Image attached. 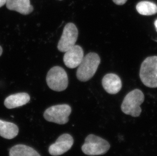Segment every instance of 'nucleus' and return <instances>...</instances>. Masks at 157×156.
I'll list each match as a JSON object with an SVG mask.
<instances>
[{"label":"nucleus","mask_w":157,"mask_h":156,"mask_svg":"<svg viewBox=\"0 0 157 156\" xmlns=\"http://www.w3.org/2000/svg\"><path fill=\"white\" fill-rule=\"evenodd\" d=\"M73 143L74 140L70 134H62L58 137L55 143L49 147L48 152L52 156H60L70 150Z\"/></svg>","instance_id":"nucleus-8"},{"label":"nucleus","mask_w":157,"mask_h":156,"mask_svg":"<svg viewBox=\"0 0 157 156\" xmlns=\"http://www.w3.org/2000/svg\"><path fill=\"white\" fill-rule=\"evenodd\" d=\"M142 83L150 88L157 87V56L147 58L142 62L140 69Z\"/></svg>","instance_id":"nucleus-3"},{"label":"nucleus","mask_w":157,"mask_h":156,"mask_svg":"<svg viewBox=\"0 0 157 156\" xmlns=\"http://www.w3.org/2000/svg\"><path fill=\"white\" fill-rule=\"evenodd\" d=\"M84 58V52L82 47L75 45L65 52L63 61L66 66L74 69L79 65Z\"/></svg>","instance_id":"nucleus-9"},{"label":"nucleus","mask_w":157,"mask_h":156,"mask_svg":"<svg viewBox=\"0 0 157 156\" xmlns=\"http://www.w3.org/2000/svg\"><path fill=\"white\" fill-rule=\"evenodd\" d=\"M137 12L142 15L150 16L157 13V5L155 3L150 1L140 2L137 4Z\"/></svg>","instance_id":"nucleus-15"},{"label":"nucleus","mask_w":157,"mask_h":156,"mask_svg":"<svg viewBox=\"0 0 157 156\" xmlns=\"http://www.w3.org/2000/svg\"><path fill=\"white\" fill-rule=\"evenodd\" d=\"M144 100V95L141 91L138 89L132 90L124 97L122 105V112L126 115L134 117L140 116L142 110L140 105Z\"/></svg>","instance_id":"nucleus-2"},{"label":"nucleus","mask_w":157,"mask_h":156,"mask_svg":"<svg viewBox=\"0 0 157 156\" xmlns=\"http://www.w3.org/2000/svg\"><path fill=\"white\" fill-rule=\"evenodd\" d=\"M7 0H0V7H2L5 4H6Z\"/></svg>","instance_id":"nucleus-17"},{"label":"nucleus","mask_w":157,"mask_h":156,"mask_svg":"<svg viewBox=\"0 0 157 156\" xmlns=\"http://www.w3.org/2000/svg\"><path fill=\"white\" fill-rule=\"evenodd\" d=\"M6 5L10 10L15 11L23 15L29 14L34 10L30 0H7Z\"/></svg>","instance_id":"nucleus-11"},{"label":"nucleus","mask_w":157,"mask_h":156,"mask_svg":"<svg viewBox=\"0 0 157 156\" xmlns=\"http://www.w3.org/2000/svg\"><path fill=\"white\" fill-rule=\"evenodd\" d=\"M3 53V49L1 46H0V56H1L2 54Z\"/></svg>","instance_id":"nucleus-19"},{"label":"nucleus","mask_w":157,"mask_h":156,"mask_svg":"<svg viewBox=\"0 0 157 156\" xmlns=\"http://www.w3.org/2000/svg\"><path fill=\"white\" fill-rule=\"evenodd\" d=\"M116 4L117 5H123L127 2V0H113Z\"/></svg>","instance_id":"nucleus-16"},{"label":"nucleus","mask_w":157,"mask_h":156,"mask_svg":"<svg viewBox=\"0 0 157 156\" xmlns=\"http://www.w3.org/2000/svg\"><path fill=\"white\" fill-rule=\"evenodd\" d=\"M18 132L19 129L17 125L0 119V136L1 137L11 139L17 136Z\"/></svg>","instance_id":"nucleus-13"},{"label":"nucleus","mask_w":157,"mask_h":156,"mask_svg":"<svg viewBox=\"0 0 157 156\" xmlns=\"http://www.w3.org/2000/svg\"><path fill=\"white\" fill-rule=\"evenodd\" d=\"M110 147V144L107 140L98 136L90 134L85 139L82 150L86 155L99 156L106 153Z\"/></svg>","instance_id":"nucleus-4"},{"label":"nucleus","mask_w":157,"mask_h":156,"mask_svg":"<svg viewBox=\"0 0 157 156\" xmlns=\"http://www.w3.org/2000/svg\"><path fill=\"white\" fill-rule=\"evenodd\" d=\"M102 84L104 90L109 94H117L122 89V81L116 74L106 75L103 78Z\"/></svg>","instance_id":"nucleus-10"},{"label":"nucleus","mask_w":157,"mask_h":156,"mask_svg":"<svg viewBox=\"0 0 157 156\" xmlns=\"http://www.w3.org/2000/svg\"><path fill=\"white\" fill-rule=\"evenodd\" d=\"M59 1H61V0H59Z\"/></svg>","instance_id":"nucleus-20"},{"label":"nucleus","mask_w":157,"mask_h":156,"mask_svg":"<svg viewBox=\"0 0 157 156\" xmlns=\"http://www.w3.org/2000/svg\"><path fill=\"white\" fill-rule=\"evenodd\" d=\"M72 109L67 104L56 105L45 110L43 116L46 121L59 125H64L68 122L69 116Z\"/></svg>","instance_id":"nucleus-6"},{"label":"nucleus","mask_w":157,"mask_h":156,"mask_svg":"<svg viewBox=\"0 0 157 156\" xmlns=\"http://www.w3.org/2000/svg\"><path fill=\"white\" fill-rule=\"evenodd\" d=\"M154 25L155 27V28H156V31H157V19H156L155 21Z\"/></svg>","instance_id":"nucleus-18"},{"label":"nucleus","mask_w":157,"mask_h":156,"mask_svg":"<svg viewBox=\"0 0 157 156\" xmlns=\"http://www.w3.org/2000/svg\"><path fill=\"white\" fill-rule=\"evenodd\" d=\"M9 156H41L32 147L24 144H17L11 148Z\"/></svg>","instance_id":"nucleus-14"},{"label":"nucleus","mask_w":157,"mask_h":156,"mask_svg":"<svg viewBox=\"0 0 157 156\" xmlns=\"http://www.w3.org/2000/svg\"><path fill=\"white\" fill-rule=\"evenodd\" d=\"M30 100V96L27 93H18L8 96L4 101L5 106L12 109L26 105Z\"/></svg>","instance_id":"nucleus-12"},{"label":"nucleus","mask_w":157,"mask_h":156,"mask_svg":"<svg viewBox=\"0 0 157 156\" xmlns=\"http://www.w3.org/2000/svg\"><path fill=\"white\" fill-rule=\"evenodd\" d=\"M78 35L77 27L73 23H68L64 27L62 35L58 45V50L65 52L75 45Z\"/></svg>","instance_id":"nucleus-7"},{"label":"nucleus","mask_w":157,"mask_h":156,"mask_svg":"<svg viewBox=\"0 0 157 156\" xmlns=\"http://www.w3.org/2000/svg\"><path fill=\"white\" fill-rule=\"evenodd\" d=\"M101 62L98 54L88 53L83 58L76 72L77 79L82 82L89 81L95 75Z\"/></svg>","instance_id":"nucleus-1"},{"label":"nucleus","mask_w":157,"mask_h":156,"mask_svg":"<svg viewBox=\"0 0 157 156\" xmlns=\"http://www.w3.org/2000/svg\"><path fill=\"white\" fill-rule=\"evenodd\" d=\"M48 86L55 91L61 92L68 86V77L65 69L60 66H54L48 72L46 76Z\"/></svg>","instance_id":"nucleus-5"}]
</instances>
